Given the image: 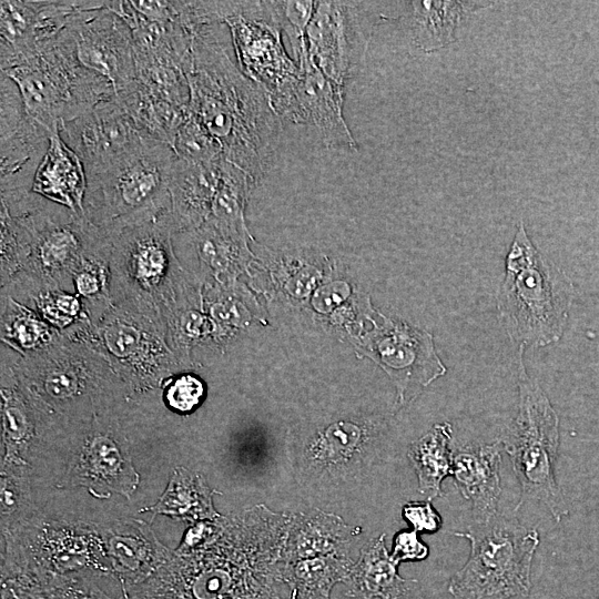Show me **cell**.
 Segmentation results:
<instances>
[{
  "instance_id": "20",
  "label": "cell",
  "mask_w": 599,
  "mask_h": 599,
  "mask_svg": "<svg viewBox=\"0 0 599 599\" xmlns=\"http://www.w3.org/2000/svg\"><path fill=\"white\" fill-rule=\"evenodd\" d=\"M375 349L379 364L397 388L399 405L414 399L424 387L446 373L435 352L433 336L402 322L385 321L378 331Z\"/></svg>"
},
{
  "instance_id": "41",
  "label": "cell",
  "mask_w": 599,
  "mask_h": 599,
  "mask_svg": "<svg viewBox=\"0 0 599 599\" xmlns=\"http://www.w3.org/2000/svg\"><path fill=\"white\" fill-rule=\"evenodd\" d=\"M162 388L166 405L180 414L192 412L201 403L205 393L203 382L186 372L171 377Z\"/></svg>"
},
{
  "instance_id": "28",
  "label": "cell",
  "mask_w": 599,
  "mask_h": 599,
  "mask_svg": "<svg viewBox=\"0 0 599 599\" xmlns=\"http://www.w3.org/2000/svg\"><path fill=\"white\" fill-rule=\"evenodd\" d=\"M409 26L416 45L425 52L443 49L457 40L456 33L468 13L485 9L478 2L412 1Z\"/></svg>"
},
{
  "instance_id": "4",
  "label": "cell",
  "mask_w": 599,
  "mask_h": 599,
  "mask_svg": "<svg viewBox=\"0 0 599 599\" xmlns=\"http://www.w3.org/2000/svg\"><path fill=\"white\" fill-rule=\"evenodd\" d=\"M14 368L73 427L132 398L100 352L84 341L63 334L49 346L28 355L14 352Z\"/></svg>"
},
{
  "instance_id": "13",
  "label": "cell",
  "mask_w": 599,
  "mask_h": 599,
  "mask_svg": "<svg viewBox=\"0 0 599 599\" xmlns=\"http://www.w3.org/2000/svg\"><path fill=\"white\" fill-rule=\"evenodd\" d=\"M73 429L19 376L14 351L1 344V465L29 469L28 458L51 443L70 440Z\"/></svg>"
},
{
  "instance_id": "23",
  "label": "cell",
  "mask_w": 599,
  "mask_h": 599,
  "mask_svg": "<svg viewBox=\"0 0 599 599\" xmlns=\"http://www.w3.org/2000/svg\"><path fill=\"white\" fill-rule=\"evenodd\" d=\"M501 447L499 440L490 445H465L454 451L453 481L470 502L474 522H486L498 515Z\"/></svg>"
},
{
  "instance_id": "45",
  "label": "cell",
  "mask_w": 599,
  "mask_h": 599,
  "mask_svg": "<svg viewBox=\"0 0 599 599\" xmlns=\"http://www.w3.org/2000/svg\"><path fill=\"white\" fill-rule=\"evenodd\" d=\"M288 599H293V598L291 597V598H288Z\"/></svg>"
},
{
  "instance_id": "30",
  "label": "cell",
  "mask_w": 599,
  "mask_h": 599,
  "mask_svg": "<svg viewBox=\"0 0 599 599\" xmlns=\"http://www.w3.org/2000/svg\"><path fill=\"white\" fill-rule=\"evenodd\" d=\"M451 438L453 428L449 423L436 424L408 448L407 457L416 473L418 490L426 494L428 500L443 496L441 484L446 477L451 476Z\"/></svg>"
},
{
  "instance_id": "26",
  "label": "cell",
  "mask_w": 599,
  "mask_h": 599,
  "mask_svg": "<svg viewBox=\"0 0 599 599\" xmlns=\"http://www.w3.org/2000/svg\"><path fill=\"white\" fill-rule=\"evenodd\" d=\"M87 173L80 156L60 132L51 133L48 150L35 172L32 193L85 216Z\"/></svg>"
},
{
  "instance_id": "18",
  "label": "cell",
  "mask_w": 599,
  "mask_h": 599,
  "mask_svg": "<svg viewBox=\"0 0 599 599\" xmlns=\"http://www.w3.org/2000/svg\"><path fill=\"white\" fill-rule=\"evenodd\" d=\"M108 4L94 1L68 27L79 62L109 80L116 93L136 78V68L131 30Z\"/></svg>"
},
{
  "instance_id": "2",
  "label": "cell",
  "mask_w": 599,
  "mask_h": 599,
  "mask_svg": "<svg viewBox=\"0 0 599 599\" xmlns=\"http://www.w3.org/2000/svg\"><path fill=\"white\" fill-rule=\"evenodd\" d=\"M185 74L190 111L219 142L223 158L256 185L281 135V118L268 92L233 63L214 28L193 38Z\"/></svg>"
},
{
  "instance_id": "14",
  "label": "cell",
  "mask_w": 599,
  "mask_h": 599,
  "mask_svg": "<svg viewBox=\"0 0 599 599\" xmlns=\"http://www.w3.org/2000/svg\"><path fill=\"white\" fill-rule=\"evenodd\" d=\"M115 408L95 414L75 428L70 447L75 449L63 487L82 486L93 496L112 493L129 498L139 485L128 444L120 434Z\"/></svg>"
},
{
  "instance_id": "15",
  "label": "cell",
  "mask_w": 599,
  "mask_h": 599,
  "mask_svg": "<svg viewBox=\"0 0 599 599\" xmlns=\"http://www.w3.org/2000/svg\"><path fill=\"white\" fill-rule=\"evenodd\" d=\"M369 3L316 1L306 30L309 61L339 85L354 78L369 43Z\"/></svg>"
},
{
  "instance_id": "16",
  "label": "cell",
  "mask_w": 599,
  "mask_h": 599,
  "mask_svg": "<svg viewBox=\"0 0 599 599\" xmlns=\"http://www.w3.org/2000/svg\"><path fill=\"white\" fill-rule=\"evenodd\" d=\"M224 23L230 28L241 71L260 83L270 98L298 75L267 1H244L242 10Z\"/></svg>"
},
{
  "instance_id": "40",
  "label": "cell",
  "mask_w": 599,
  "mask_h": 599,
  "mask_svg": "<svg viewBox=\"0 0 599 599\" xmlns=\"http://www.w3.org/2000/svg\"><path fill=\"white\" fill-rule=\"evenodd\" d=\"M61 599H128L114 573L87 570L64 577Z\"/></svg>"
},
{
  "instance_id": "9",
  "label": "cell",
  "mask_w": 599,
  "mask_h": 599,
  "mask_svg": "<svg viewBox=\"0 0 599 599\" xmlns=\"http://www.w3.org/2000/svg\"><path fill=\"white\" fill-rule=\"evenodd\" d=\"M465 538L470 552L454 573L448 591L456 599H511L527 597L531 588V565L540 542L539 532L515 518L501 515L486 522H474Z\"/></svg>"
},
{
  "instance_id": "25",
  "label": "cell",
  "mask_w": 599,
  "mask_h": 599,
  "mask_svg": "<svg viewBox=\"0 0 599 599\" xmlns=\"http://www.w3.org/2000/svg\"><path fill=\"white\" fill-rule=\"evenodd\" d=\"M359 534V527L317 508L291 514L283 564L323 556L353 557Z\"/></svg>"
},
{
  "instance_id": "35",
  "label": "cell",
  "mask_w": 599,
  "mask_h": 599,
  "mask_svg": "<svg viewBox=\"0 0 599 599\" xmlns=\"http://www.w3.org/2000/svg\"><path fill=\"white\" fill-rule=\"evenodd\" d=\"M254 186L255 183L247 173L223 159L209 220L230 233L251 240L244 210Z\"/></svg>"
},
{
  "instance_id": "24",
  "label": "cell",
  "mask_w": 599,
  "mask_h": 599,
  "mask_svg": "<svg viewBox=\"0 0 599 599\" xmlns=\"http://www.w3.org/2000/svg\"><path fill=\"white\" fill-rule=\"evenodd\" d=\"M222 160L203 163L175 158L169 184L171 207L165 213L174 233L193 232L209 219Z\"/></svg>"
},
{
  "instance_id": "44",
  "label": "cell",
  "mask_w": 599,
  "mask_h": 599,
  "mask_svg": "<svg viewBox=\"0 0 599 599\" xmlns=\"http://www.w3.org/2000/svg\"><path fill=\"white\" fill-rule=\"evenodd\" d=\"M382 599H408V593L390 595Z\"/></svg>"
},
{
  "instance_id": "22",
  "label": "cell",
  "mask_w": 599,
  "mask_h": 599,
  "mask_svg": "<svg viewBox=\"0 0 599 599\" xmlns=\"http://www.w3.org/2000/svg\"><path fill=\"white\" fill-rule=\"evenodd\" d=\"M101 532L112 571L124 589L145 580L172 554L142 520H120Z\"/></svg>"
},
{
  "instance_id": "27",
  "label": "cell",
  "mask_w": 599,
  "mask_h": 599,
  "mask_svg": "<svg viewBox=\"0 0 599 599\" xmlns=\"http://www.w3.org/2000/svg\"><path fill=\"white\" fill-rule=\"evenodd\" d=\"M398 565L392 559L385 545V535L367 542L359 551L351 577L347 596L361 599L384 598L408 593L409 583L399 576Z\"/></svg>"
},
{
  "instance_id": "12",
  "label": "cell",
  "mask_w": 599,
  "mask_h": 599,
  "mask_svg": "<svg viewBox=\"0 0 599 599\" xmlns=\"http://www.w3.org/2000/svg\"><path fill=\"white\" fill-rule=\"evenodd\" d=\"M3 535L1 568L28 569L52 577L87 570L113 573L101 529L93 524L26 517Z\"/></svg>"
},
{
  "instance_id": "6",
  "label": "cell",
  "mask_w": 599,
  "mask_h": 599,
  "mask_svg": "<svg viewBox=\"0 0 599 599\" xmlns=\"http://www.w3.org/2000/svg\"><path fill=\"white\" fill-rule=\"evenodd\" d=\"M175 154L165 142L145 138L110 166L87 176L85 216L113 241L125 230L170 211Z\"/></svg>"
},
{
  "instance_id": "43",
  "label": "cell",
  "mask_w": 599,
  "mask_h": 599,
  "mask_svg": "<svg viewBox=\"0 0 599 599\" xmlns=\"http://www.w3.org/2000/svg\"><path fill=\"white\" fill-rule=\"evenodd\" d=\"M392 559L399 565L403 561H419L429 554L428 546L422 541L415 530H402L394 537Z\"/></svg>"
},
{
  "instance_id": "42",
  "label": "cell",
  "mask_w": 599,
  "mask_h": 599,
  "mask_svg": "<svg viewBox=\"0 0 599 599\" xmlns=\"http://www.w3.org/2000/svg\"><path fill=\"white\" fill-rule=\"evenodd\" d=\"M402 515L416 532L433 534L443 526V518L430 500L406 502L403 506Z\"/></svg>"
},
{
  "instance_id": "10",
  "label": "cell",
  "mask_w": 599,
  "mask_h": 599,
  "mask_svg": "<svg viewBox=\"0 0 599 599\" xmlns=\"http://www.w3.org/2000/svg\"><path fill=\"white\" fill-rule=\"evenodd\" d=\"M14 216L22 219L30 233L31 255L27 266L1 286V294L26 305L42 291L73 292V274L83 257L110 238L87 216L47 200Z\"/></svg>"
},
{
  "instance_id": "3",
  "label": "cell",
  "mask_w": 599,
  "mask_h": 599,
  "mask_svg": "<svg viewBox=\"0 0 599 599\" xmlns=\"http://www.w3.org/2000/svg\"><path fill=\"white\" fill-rule=\"evenodd\" d=\"M173 233L165 214L128 229L113 241L110 261L113 304L151 318L166 342L179 317L200 305L196 281L174 253Z\"/></svg>"
},
{
  "instance_id": "37",
  "label": "cell",
  "mask_w": 599,
  "mask_h": 599,
  "mask_svg": "<svg viewBox=\"0 0 599 599\" xmlns=\"http://www.w3.org/2000/svg\"><path fill=\"white\" fill-rule=\"evenodd\" d=\"M27 306L33 308L62 334L91 323L82 301L70 291H42L35 294Z\"/></svg>"
},
{
  "instance_id": "31",
  "label": "cell",
  "mask_w": 599,
  "mask_h": 599,
  "mask_svg": "<svg viewBox=\"0 0 599 599\" xmlns=\"http://www.w3.org/2000/svg\"><path fill=\"white\" fill-rule=\"evenodd\" d=\"M356 559L323 556L283 564V580L293 599H331L336 583H347Z\"/></svg>"
},
{
  "instance_id": "33",
  "label": "cell",
  "mask_w": 599,
  "mask_h": 599,
  "mask_svg": "<svg viewBox=\"0 0 599 599\" xmlns=\"http://www.w3.org/2000/svg\"><path fill=\"white\" fill-rule=\"evenodd\" d=\"M1 344L24 356L52 344L62 333L50 326L33 308L1 294Z\"/></svg>"
},
{
  "instance_id": "1",
  "label": "cell",
  "mask_w": 599,
  "mask_h": 599,
  "mask_svg": "<svg viewBox=\"0 0 599 599\" xmlns=\"http://www.w3.org/2000/svg\"><path fill=\"white\" fill-rule=\"evenodd\" d=\"M291 514L264 505L191 525L128 599H288L283 552Z\"/></svg>"
},
{
  "instance_id": "5",
  "label": "cell",
  "mask_w": 599,
  "mask_h": 599,
  "mask_svg": "<svg viewBox=\"0 0 599 599\" xmlns=\"http://www.w3.org/2000/svg\"><path fill=\"white\" fill-rule=\"evenodd\" d=\"M505 277L497 291L499 321L512 342L542 347L562 336L573 287L550 263L519 222L506 256Z\"/></svg>"
},
{
  "instance_id": "11",
  "label": "cell",
  "mask_w": 599,
  "mask_h": 599,
  "mask_svg": "<svg viewBox=\"0 0 599 599\" xmlns=\"http://www.w3.org/2000/svg\"><path fill=\"white\" fill-rule=\"evenodd\" d=\"M67 336L100 352L132 397L160 389L171 377L187 370L158 325L123 304H113L95 326L87 325Z\"/></svg>"
},
{
  "instance_id": "39",
  "label": "cell",
  "mask_w": 599,
  "mask_h": 599,
  "mask_svg": "<svg viewBox=\"0 0 599 599\" xmlns=\"http://www.w3.org/2000/svg\"><path fill=\"white\" fill-rule=\"evenodd\" d=\"M172 149L176 159L191 162L213 163L224 159L219 142L191 111L179 128Z\"/></svg>"
},
{
  "instance_id": "8",
  "label": "cell",
  "mask_w": 599,
  "mask_h": 599,
  "mask_svg": "<svg viewBox=\"0 0 599 599\" xmlns=\"http://www.w3.org/2000/svg\"><path fill=\"white\" fill-rule=\"evenodd\" d=\"M522 351L520 346L517 415L500 441L520 486V498L515 510L527 501H538L546 506L558 522L568 515L555 475L559 417L540 385L527 374Z\"/></svg>"
},
{
  "instance_id": "32",
  "label": "cell",
  "mask_w": 599,
  "mask_h": 599,
  "mask_svg": "<svg viewBox=\"0 0 599 599\" xmlns=\"http://www.w3.org/2000/svg\"><path fill=\"white\" fill-rule=\"evenodd\" d=\"M113 241L106 238L83 257L72 278L73 293L82 301L95 326L112 307L110 261Z\"/></svg>"
},
{
  "instance_id": "38",
  "label": "cell",
  "mask_w": 599,
  "mask_h": 599,
  "mask_svg": "<svg viewBox=\"0 0 599 599\" xmlns=\"http://www.w3.org/2000/svg\"><path fill=\"white\" fill-rule=\"evenodd\" d=\"M267 6L281 31L286 33L293 60L298 64L308 57L306 30L316 1H267Z\"/></svg>"
},
{
  "instance_id": "19",
  "label": "cell",
  "mask_w": 599,
  "mask_h": 599,
  "mask_svg": "<svg viewBox=\"0 0 599 599\" xmlns=\"http://www.w3.org/2000/svg\"><path fill=\"white\" fill-rule=\"evenodd\" d=\"M60 133L82 160L87 176L110 166L145 139L115 95L63 123Z\"/></svg>"
},
{
  "instance_id": "21",
  "label": "cell",
  "mask_w": 599,
  "mask_h": 599,
  "mask_svg": "<svg viewBox=\"0 0 599 599\" xmlns=\"http://www.w3.org/2000/svg\"><path fill=\"white\" fill-rule=\"evenodd\" d=\"M51 133L28 114L9 134L1 136V202L12 215L26 212L37 200L32 183Z\"/></svg>"
},
{
  "instance_id": "7",
  "label": "cell",
  "mask_w": 599,
  "mask_h": 599,
  "mask_svg": "<svg viewBox=\"0 0 599 599\" xmlns=\"http://www.w3.org/2000/svg\"><path fill=\"white\" fill-rule=\"evenodd\" d=\"M1 73L17 84L26 113L50 133L115 95L109 80L79 62L68 27L40 52Z\"/></svg>"
},
{
  "instance_id": "34",
  "label": "cell",
  "mask_w": 599,
  "mask_h": 599,
  "mask_svg": "<svg viewBox=\"0 0 599 599\" xmlns=\"http://www.w3.org/2000/svg\"><path fill=\"white\" fill-rule=\"evenodd\" d=\"M365 443L356 425L333 424L309 446L304 464L314 473L342 474L363 459Z\"/></svg>"
},
{
  "instance_id": "17",
  "label": "cell",
  "mask_w": 599,
  "mask_h": 599,
  "mask_svg": "<svg viewBox=\"0 0 599 599\" xmlns=\"http://www.w3.org/2000/svg\"><path fill=\"white\" fill-rule=\"evenodd\" d=\"M298 75L271 97L280 118L313 125L327 148L356 150V141L343 114V87L325 77L305 58Z\"/></svg>"
},
{
  "instance_id": "36",
  "label": "cell",
  "mask_w": 599,
  "mask_h": 599,
  "mask_svg": "<svg viewBox=\"0 0 599 599\" xmlns=\"http://www.w3.org/2000/svg\"><path fill=\"white\" fill-rule=\"evenodd\" d=\"M0 253L1 286L9 283L28 264L31 255L30 233L20 216L11 215L8 207L0 205Z\"/></svg>"
},
{
  "instance_id": "29",
  "label": "cell",
  "mask_w": 599,
  "mask_h": 599,
  "mask_svg": "<svg viewBox=\"0 0 599 599\" xmlns=\"http://www.w3.org/2000/svg\"><path fill=\"white\" fill-rule=\"evenodd\" d=\"M204 477L183 466L172 470L169 484L158 501L141 509L153 515H167L192 524L214 520L220 515L213 506V495Z\"/></svg>"
}]
</instances>
